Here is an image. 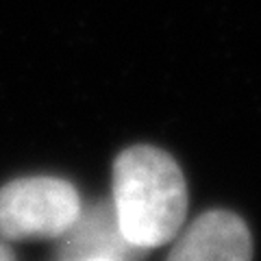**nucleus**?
Listing matches in <instances>:
<instances>
[{"instance_id":"1","label":"nucleus","mask_w":261,"mask_h":261,"mask_svg":"<svg viewBox=\"0 0 261 261\" xmlns=\"http://www.w3.org/2000/svg\"><path fill=\"white\" fill-rule=\"evenodd\" d=\"M113 211L137 250L168 244L187 214V187L176 161L152 146H135L113 166Z\"/></svg>"},{"instance_id":"2","label":"nucleus","mask_w":261,"mask_h":261,"mask_svg":"<svg viewBox=\"0 0 261 261\" xmlns=\"http://www.w3.org/2000/svg\"><path fill=\"white\" fill-rule=\"evenodd\" d=\"M79 214V194L61 178H18L0 190V238L5 240H57L68 233Z\"/></svg>"},{"instance_id":"3","label":"nucleus","mask_w":261,"mask_h":261,"mask_svg":"<svg viewBox=\"0 0 261 261\" xmlns=\"http://www.w3.org/2000/svg\"><path fill=\"white\" fill-rule=\"evenodd\" d=\"M168 261H252L250 233L238 216L211 211L181 235Z\"/></svg>"},{"instance_id":"4","label":"nucleus","mask_w":261,"mask_h":261,"mask_svg":"<svg viewBox=\"0 0 261 261\" xmlns=\"http://www.w3.org/2000/svg\"><path fill=\"white\" fill-rule=\"evenodd\" d=\"M61 238L59 261H126L140 252L122 235L113 202L81 209L76 222Z\"/></svg>"},{"instance_id":"5","label":"nucleus","mask_w":261,"mask_h":261,"mask_svg":"<svg viewBox=\"0 0 261 261\" xmlns=\"http://www.w3.org/2000/svg\"><path fill=\"white\" fill-rule=\"evenodd\" d=\"M0 261H15V259H13L11 248L7 246L5 242H0Z\"/></svg>"}]
</instances>
